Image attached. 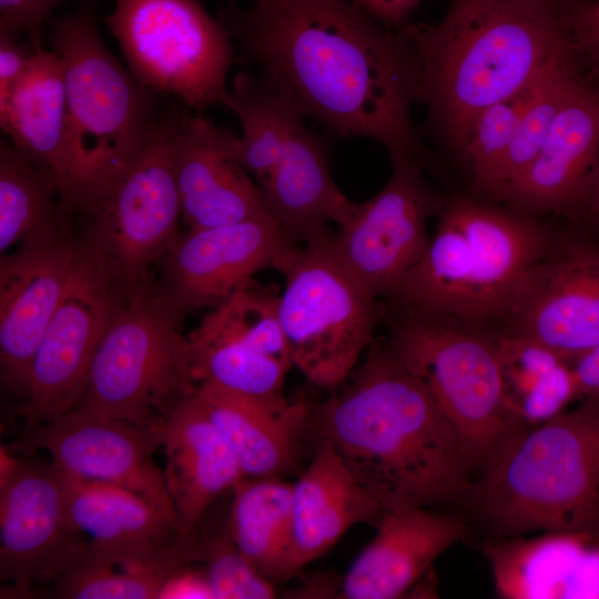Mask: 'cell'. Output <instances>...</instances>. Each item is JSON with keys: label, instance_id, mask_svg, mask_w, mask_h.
<instances>
[{"label": "cell", "instance_id": "cell-1", "mask_svg": "<svg viewBox=\"0 0 599 599\" xmlns=\"http://www.w3.org/2000/svg\"><path fill=\"white\" fill-rule=\"evenodd\" d=\"M217 19L242 58L274 78L303 115L343 138H366L392 158H432L412 119L419 67L399 30L349 0H254L223 4Z\"/></svg>", "mask_w": 599, "mask_h": 599}, {"label": "cell", "instance_id": "cell-2", "mask_svg": "<svg viewBox=\"0 0 599 599\" xmlns=\"http://www.w3.org/2000/svg\"><path fill=\"white\" fill-rule=\"evenodd\" d=\"M308 435L341 457L384 509L468 506L473 464L458 434L389 342H375ZM346 379V380H347Z\"/></svg>", "mask_w": 599, "mask_h": 599}, {"label": "cell", "instance_id": "cell-3", "mask_svg": "<svg viewBox=\"0 0 599 599\" xmlns=\"http://www.w3.org/2000/svg\"><path fill=\"white\" fill-rule=\"evenodd\" d=\"M400 31L416 54L429 124L460 153L484 109L572 48L566 0H450L439 22Z\"/></svg>", "mask_w": 599, "mask_h": 599}, {"label": "cell", "instance_id": "cell-4", "mask_svg": "<svg viewBox=\"0 0 599 599\" xmlns=\"http://www.w3.org/2000/svg\"><path fill=\"white\" fill-rule=\"evenodd\" d=\"M557 237L512 209L451 199L425 253L388 298L403 313L479 327L507 324Z\"/></svg>", "mask_w": 599, "mask_h": 599}, {"label": "cell", "instance_id": "cell-5", "mask_svg": "<svg viewBox=\"0 0 599 599\" xmlns=\"http://www.w3.org/2000/svg\"><path fill=\"white\" fill-rule=\"evenodd\" d=\"M479 474L467 507L496 538L599 532V395L521 427Z\"/></svg>", "mask_w": 599, "mask_h": 599}, {"label": "cell", "instance_id": "cell-6", "mask_svg": "<svg viewBox=\"0 0 599 599\" xmlns=\"http://www.w3.org/2000/svg\"><path fill=\"white\" fill-rule=\"evenodd\" d=\"M61 58L68 108L67 176L62 203L84 214L146 141L155 93L123 67L102 40L97 0L50 21Z\"/></svg>", "mask_w": 599, "mask_h": 599}, {"label": "cell", "instance_id": "cell-7", "mask_svg": "<svg viewBox=\"0 0 599 599\" xmlns=\"http://www.w3.org/2000/svg\"><path fill=\"white\" fill-rule=\"evenodd\" d=\"M154 278L124 295L73 408L159 430L195 393L182 319Z\"/></svg>", "mask_w": 599, "mask_h": 599}, {"label": "cell", "instance_id": "cell-8", "mask_svg": "<svg viewBox=\"0 0 599 599\" xmlns=\"http://www.w3.org/2000/svg\"><path fill=\"white\" fill-rule=\"evenodd\" d=\"M388 342L447 417L476 470L527 425L506 396L498 333L403 313Z\"/></svg>", "mask_w": 599, "mask_h": 599}, {"label": "cell", "instance_id": "cell-9", "mask_svg": "<svg viewBox=\"0 0 599 599\" xmlns=\"http://www.w3.org/2000/svg\"><path fill=\"white\" fill-rule=\"evenodd\" d=\"M281 273L278 316L293 366L317 387L341 386L374 341L377 297L346 266L327 232L298 245Z\"/></svg>", "mask_w": 599, "mask_h": 599}, {"label": "cell", "instance_id": "cell-10", "mask_svg": "<svg viewBox=\"0 0 599 599\" xmlns=\"http://www.w3.org/2000/svg\"><path fill=\"white\" fill-rule=\"evenodd\" d=\"M176 113L156 119L141 149L84 213L80 243L124 295L155 277L181 232L172 158Z\"/></svg>", "mask_w": 599, "mask_h": 599}, {"label": "cell", "instance_id": "cell-11", "mask_svg": "<svg viewBox=\"0 0 599 599\" xmlns=\"http://www.w3.org/2000/svg\"><path fill=\"white\" fill-rule=\"evenodd\" d=\"M104 23L143 87L196 111L222 104L235 45L200 0H115Z\"/></svg>", "mask_w": 599, "mask_h": 599}, {"label": "cell", "instance_id": "cell-12", "mask_svg": "<svg viewBox=\"0 0 599 599\" xmlns=\"http://www.w3.org/2000/svg\"><path fill=\"white\" fill-rule=\"evenodd\" d=\"M123 297L82 247L67 291L30 364L27 396L18 407L26 418V427L51 420L74 407Z\"/></svg>", "mask_w": 599, "mask_h": 599}, {"label": "cell", "instance_id": "cell-13", "mask_svg": "<svg viewBox=\"0 0 599 599\" xmlns=\"http://www.w3.org/2000/svg\"><path fill=\"white\" fill-rule=\"evenodd\" d=\"M297 246L272 217L185 229L162 257L155 287L182 319L219 305L262 270L281 273Z\"/></svg>", "mask_w": 599, "mask_h": 599}, {"label": "cell", "instance_id": "cell-14", "mask_svg": "<svg viewBox=\"0 0 599 599\" xmlns=\"http://www.w3.org/2000/svg\"><path fill=\"white\" fill-rule=\"evenodd\" d=\"M393 171L373 197L358 202L333 235L335 248L355 276L376 296L388 297L425 253L428 219L441 203L408 158H392Z\"/></svg>", "mask_w": 599, "mask_h": 599}, {"label": "cell", "instance_id": "cell-15", "mask_svg": "<svg viewBox=\"0 0 599 599\" xmlns=\"http://www.w3.org/2000/svg\"><path fill=\"white\" fill-rule=\"evenodd\" d=\"M63 473L19 460L0 479V576L20 589L52 582L84 552Z\"/></svg>", "mask_w": 599, "mask_h": 599}, {"label": "cell", "instance_id": "cell-16", "mask_svg": "<svg viewBox=\"0 0 599 599\" xmlns=\"http://www.w3.org/2000/svg\"><path fill=\"white\" fill-rule=\"evenodd\" d=\"M160 430L77 408L45 423L26 427L16 445L24 451L45 450L63 473L129 489L150 501L177 528L163 470L153 460Z\"/></svg>", "mask_w": 599, "mask_h": 599}, {"label": "cell", "instance_id": "cell-17", "mask_svg": "<svg viewBox=\"0 0 599 599\" xmlns=\"http://www.w3.org/2000/svg\"><path fill=\"white\" fill-rule=\"evenodd\" d=\"M81 251L79 238L65 226L21 243L13 253L1 254V380L22 396V403L31 361Z\"/></svg>", "mask_w": 599, "mask_h": 599}, {"label": "cell", "instance_id": "cell-18", "mask_svg": "<svg viewBox=\"0 0 599 599\" xmlns=\"http://www.w3.org/2000/svg\"><path fill=\"white\" fill-rule=\"evenodd\" d=\"M506 325L567 364L599 345V242L583 233L557 237Z\"/></svg>", "mask_w": 599, "mask_h": 599}, {"label": "cell", "instance_id": "cell-19", "mask_svg": "<svg viewBox=\"0 0 599 599\" xmlns=\"http://www.w3.org/2000/svg\"><path fill=\"white\" fill-rule=\"evenodd\" d=\"M599 167V87L580 78L530 165L496 197L534 216L586 222Z\"/></svg>", "mask_w": 599, "mask_h": 599}, {"label": "cell", "instance_id": "cell-20", "mask_svg": "<svg viewBox=\"0 0 599 599\" xmlns=\"http://www.w3.org/2000/svg\"><path fill=\"white\" fill-rule=\"evenodd\" d=\"M182 223L209 229L271 217L240 156V136L200 114L177 112L172 136Z\"/></svg>", "mask_w": 599, "mask_h": 599}, {"label": "cell", "instance_id": "cell-21", "mask_svg": "<svg viewBox=\"0 0 599 599\" xmlns=\"http://www.w3.org/2000/svg\"><path fill=\"white\" fill-rule=\"evenodd\" d=\"M374 526V538L351 565L337 598L404 597L441 554L470 534L464 517L422 507L384 509Z\"/></svg>", "mask_w": 599, "mask_h": 599}, {"label": "cell", "instance_id": "cell-22", "mask_svg": "<svg viewBox=\"0 0 599 599\" xmlns=\"http://www.w3.org/2000/svg\"><path fill=\"white\" fill-rule=\"evenodd\" d=\"M496 592L506 599H599V532L544 531L486 540Z\"/></svg>", "mask_w": 599, "mask_h": 599}, {"label": "cell", "instance_id": "cell-23", "mask_svg": "<svg viewBox=\"0 0 599 599\" xmlns=\"http://www.w3.org/2000/svg\"><path fill=\"white\" fill-rule=\"evenodd\" d=\"M159 430L166 458L163 476L177 531L190 536L211 504L245 475L195 393Z\"/></svg>", "mask_w": 599, "mask_h": 599}, {"label": "cell", "instance_id": "cell-24", "mask_svg": "<svg viewBox=\"0 0 599 599\" xmlns=\"http://www.w3.org/2000/svg\"><path fill=\"white\" fill-rule=\"evenodd\" d=\"M258 187L271 217L296 243L325 233L328 223L343 226L358 203L334 182L327 145L304 119Z\"/></svg>", "mask_w": 599, "mask_h": 599}, {"label": "cell", "instance_id": "cell-25", "mask_svg": "<svg viewBox=\"0 0 599 599\" xmlns=\"http://www.w3.org/2000/svg\"><path fill=\"white\" fill-rule=\"evenodd\" d=\"M202 408L230 446L245 477H281L293 470L312 406L306 399L265 402L196 385Z\"/></svg>", "mask_w": 599, "mask_h": 599}, {"label": "cell", "instance_id": "cell-26", "mask_svg": "<svg viewBox=\"0 0 599 599\" xmlns=\"http://www.w3.org/2000/svg\"><path fill=\"white\" fill-rule=\"evenodd\" d=\"M383 511L336 451L326 444H315L311 463L292 488L294 576L328 551L351 527L375 525Z\"/></svg>", "mask_w": 599, "mask_h": 599}, {"label": "cell", "instance_id": "cell-27", "mask_svg": "<svg viewBox=\"0 0 599 599\" xmlns=\"http://www.w3.org/2000/svg\"><path fill=\"white\" fill-rule=\"evenodd\" d=\"M63 475L71 516L88 541L89 557L111 564L150 558L183 537L171 519L140 495Z\"/></svg>", "mask_w": 599, "mask_h": 599}, {"label": "cell", "instance_id": "cell-28", "mask_svg": "<svg viewBox=\"0 0 599 599\" xmlns=\"http://www.w3.org/2000/svg\"><path fill=\"white\" fill-rule=\"evenodd\" d=\"M0 126L11 144L51 179L62 201L68 108L63 63L53 49L40 48L26 75L0 105Z\"/></svg>", "mask_w": 599, "mask_h": 599}, {"label": "cell", "instance_id": "cell-29", "mask_svg": "<svg viewBox=\"0 0 599 599\" xmlns=\"http://www.w3.org/2000/svg\"><path fill=\"white\" fill-rule=\"evenodd\" d=\"M191 375L195 385L265 402H284L291 366L263 353L243 333L207 312L187 335Z\"/></svg>", "mask_w": 599, "mask_h": 599}, {"label": "cell", "instance_id": "cell-30", "mask_svg": "<svg viewBox=\"0 0 599 599\" xmlns=\"http://www.w3.org/2000/svg\"><path fill=\"white\" fill-rule=\"evenodd\" d=\"M292 488L281 477H244L233 488L227 532L245 558L271 581L294 576Z\"/></svg>", "mask_w": 599, "mask_h": 599}, {"label": "cell", "instance_id": "cell-31", "mask_svg": "<svg viewBox=\"0 0 599 599\" xmlns=\"http://www.w3.org/2000/svg\"><path fill=\"white\" fill-rule=\"evenodd\" d=\"M222 105L241 124V161L258 185L275 166L295 125L305 116L284 87L262 71L238 72Z\"/></svg>", "mask_w": 599, "mask_h": 599}, {"label": "cell", "instance_id": "cell-32", "mask_svg": "<svg viewBox=\"0 0 599 599\" xmlns=\"http://www.w3.org/2000/svg\"><path fill=\"white\" fill-rule=\"evenodd\" d=\"M51 179L10 141H0V252L67 226Z\"/></svg>", "mask_w": 599, "mask_h": 599}, {"label": "cell", "instance_id": "cell-33", "mask_svg": "<svg viewBox=\"0 0 599 599\" xmlns=\"http://www.w3.org/2000/svg\"><path fill=\"white\" fill-rule=\"evenodd\" d=\"M194 559L193 541L181 538L161 554L111 564L84 552L53 581L54 595L67 599H158L169 576Z\"/></svg>", "mask_w": 599, "mask_h": 599}, {"label": "cell", "instance_id": "cell-34", "mask_svg": "<svg viewBox=\"0 0 599 599\" xmlns=\"http://www.w3.org/2000/svg\"><path fill=\"white\" fill-rule=\"evenodd\" d=\"M573 47L557 58L544 73L537 92L525 110L514 139L493 172L483 195L495 199L534 161L557 115L580 80L573 68Z\"/></svg>", "mask_w": 599, "mask_h": 599}, {"label": "cell", "instance_id": "cell-35", "mask_svg": "<svg viewBox=\"0 0 599 599\" xmlns=\"http://www.w3.org/2000/svg\"><path fill=\"white\" fill-rule=\"evenodd\" d=\"M546 70L534 82L490 104L476 116L461 154L471 172L473 189L478 194L483 195L493 172L507 152Z\"/></svg>", "mask_w": 599, "mask_h": 599}, {"label": "cell", "instance_id": "cell-36", "mask_svg": "<svg viewBox=\"0 0 599 599\" xmlns=\"http://www.w3.org/2000/svg\"><path fill=\"white\" fill-rule=\"evenodd\" d=\"M197 560L204 564L214 599H271L276 595L273 581L245 558L229 532L200 539Z\"/></svg>", "mask_w": 599, "mask_h": 599}, {"label": "cell", "instance_id": "cell-37", "mask_svg": "<svg viewBox=\"0 0 599 599\" xmlns=\"http://www.w3.org/2000/svg\"><path fill=\"white\" fill-rule=\"evenodd\" d=\"M498 355L506 396L517 415L518 403L549 370L564 362L546 345L508 331L498 333Z\"/></svg>", "mask_w": 599, "mask_h": 599}, {"label": "cell", "instance_id": "cell-38", "mask_svg": "<svg viewBox=\"0 0 599 599\" xmlns=\"http://www.w3.org/2000/svg\"><path fill=\"white\" fill-rule=\"evenodd\" d=\"M580 393L566 362H560L518 403L517 413L527 425H537L565 412Z\"/></svg>", "mask_w": 599, "mask_h": 599}, {"label": "cell", "instance_id": "cell-39", "mask_svg": "<svg viewBox=\"0 0 599 599\" xmlns=\"http://www.w3.org/2000/svg\"><path fill=\"white\" fill-rule=\"evenodd\" d=\"M65 1L70 0H0V32L40 43L43 24Z\"/></svg>", "mask_w": 599, "mask_h": 599}, {"label": "cell", "instance_id": "cell-40", "mask_svg": "<svg viewBox=\"0 0 599 599\" xmlns=\"http://www.w3.org/2000/svg\"><path fill=\"white\" fill-rule=\"evenodd\" d=\"M571 43L599 72V1L567 0Z\"/></svg>", "mask_w": 599, "mask_h": 599}, {"label": "cell", "instance_id": "cell-41", "mask_svg": "<svg viewBox=\"0 0 599 599\" xmlns=\"http://www.w3.org/2000/svg\"><path fill=\"white\" fill-rule=\"evenodd\" d=\"M40 48L41 42L0 32V105L26 75Z\"/></svg>", "mask_w": 599, "mask_h": 599}, {"label": "cell", "instance_id": "cell-42", "mask_svg": "<svg viewBox=\"0 0 599 599\" xmlns=\"http://www.w3.org/2000/svg\"><path fill=\"white\" fill-rule=\"evenodd\" d=\"M158 599H214L204 570L186 564L177 567L163 583Z\"/></svg>", "mask_w": 599, "mask_h": 599}, {"label": "cell", "instance_id": "cell-43", "mask_svg": "<svg viewBox=\"0 0 599 599\" xmlns=\"http://www.w3.org/2000/svg\"><path fill=\"white\" fill-rule=\"evenodd\" d=\"M364 13L382 26L399 31L410 23V18L423 0H349Z\"/></svg>", "mask_w": 599, "mask_h": 599}, {"label": "cell", "instance_id": "cell-44", "mask_svg": "<svg viewBox=\"0 0 599 599\" xmlns=\"http://www.w3.org/2000/svg\"><path fill=\"white\" fill-rule=\"evenodd\" d=\"M569 365L580 397L599 395V345L586 351Z\"/></svg>", "mask_w": 599, "mask_h": 599}, {"label": "cell", "instance_id": "cell-45", "mask_svg": "<svg viewBox=\"0 0 599 599\" xmlns=\"http://www.w3.org/2000/svg\"><path fill=\"white\" fill-rule=\"evenodd\" d=\"M586 222L589 223L593 229L599 223V167L593 192L588 205Z\"/></svg>", "mask_w": 599, "mask_h": 599}, {"label": "cell", "instance_id": "cell-46", "mask_svg": "<svg viewBox=\"0 0 599 599\" xmlns=\"http://www.w3.org/2000/svg\"><path fill=\"white\" fill-rule=\"evenodd\" d=\"M595 229L599 232V223L595 226Z\"/></svg>", "mask_w": 599, "mask_h": 599}, {"label": "cell", "instance_id": "cell-47", "mask_svg": "<svg viewBox=\"0 0 599 599\" xmlns=\"http://www.w3.org/2000/svg\"><path fill=\"white\" fill-rule=\"evenodd\" d=\"M591 1H599V0H591Z\"/></svg>", "mask_w": 599, "mask_h": 599}]
</instances>
